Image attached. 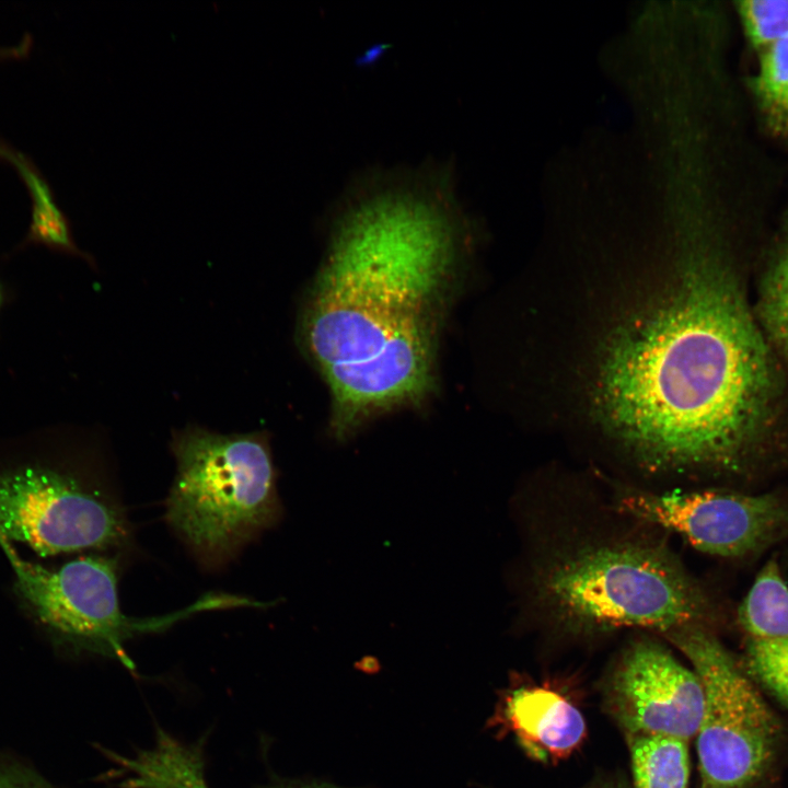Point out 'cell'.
<instances>
[{
	"label": "cell",
	"mask_w": 788,
	"mask_h": 788,
	"mask_svg": "<svg viewBox=\"0 0 788 788\" xmlns=\"http://www.w3.org/2000/svg\"><path fill=\"white\" fill-rule=\"evenodd\" d=\"M696 236L674 300L610 351L605 417L651 473L766 490L788 483V378L753 305L765 235L716 223Z\"/></svg>",
	"instance_id": "obj_1"
},
{
	"label": "cell",
	"mask_w": 788,
	"mask_h": 788,
	"mask_svg": "<svg viewBox=\"0 0 788 788\" xmlns=\"http://www.w3.org/2000/svg\"><path fill=\"white\" fill-rule=\"evenodd\" d=\"M7 300H8V292H7V289H5L4 285H3L2 281L0 280V311L2 310V308H3V305L5 304Z\"/></svg>",
	"instance_id": "obj_21"
},
{
	"label": "cell",
	"mask_w": 788,
	"mask_h": 788,
	"mask_svg": "<svg viewBox=\"0 0 788 788\" xmlns=\"http://www.w3.org/2000/svg\"><path fill=\"white\" fill-rule=\"evenodd\" d=\"M0 788H54L36 773L18 764L0 763Z\"/></svg>",
	"instance_id": "obj_18"
},
{
	"label": "cell",
	"mask_w": 788,
	"mask_h": 788,
	"mask_svg": "<svg viewBox=\"0 0 788 788\" xmlns=\"http://www.w3.org/2000/svg\"><path fill=\"white\" fill-rule=\"evenodd\" d=\"M258 788H341L334 785L317 781L283 780L265 785Z\"/></svg>",
	"instance_id": "obj_19"
},
{
	"label": "cell",
	"mask_w": 788,
	"mask_h": 788,
	"mask_svg": "<svg viewBox=\"0 0 788 788\" xmlns=\"http://www.w3.org/2000/svg\"><path fill=\"white\" fill-rule=\"evenodd\" d=\"M742 89L762 139L788 148V37L751 57Z\"/></svg>",
	"instance_id": "obj_14"
},
{
	"label": "cell",
	"mask_w": 788,
	"mask_h": 788,
	"mask_svg": "<svg viewBox=\"0 0 788 788\" xmlns=\"http://www.w3.org/2000/svg\"><path fill=\"white\" fill-rule=\"evenodd\" d=\"M529 573L531 604L556 630L595 636L627 627H734V609L668 547L639 532L573 531L542 547Z\"/></svg>",
	"instance_id": "obj_3"
},
{
	"label": "cell",
	"mask_w": 788,
	"mask_h": 788,
	"mask_svg": "<svg viewBox=\"0 0 788 788\" xmlns=\"http://www.w3.org/2000/svg\"><path fill=\"white\" fill-rule=\"evenodd\" d=\"M691 662L704 690L698 788H761L785 749V728L739 657L703 626L662 634Z\"/></svg>",
	"instance_id": "obj_5"
},
{
	"label": "cell",
	"mask_w": 788,
	"mask_h": 788,
	"mask_svg": "<svg viewBox=\"0 0 788 788\" xmlns=\"http://www.w3.org/2000/svg\"><path fill=\"white\" fill-rule=\"evenodd\" d=\"M176 475L165 518L198 559L218 566L281 515L263 432L221 434L197 426L174 433Z\"/></svg>",
	"instance_id": "obj_4"
},
{
	"label": "cell",
	"mask_w": 788,
	"mask_h": 788,
	"mask_svg": "<svg viewBox=\"0 0 788 788\" xmlns=\"http://www.w3.org/2000/svg\"><path fill=\"white\" fill-rule=\"evenodd\" d=\"M451 178L428 166L374 175L344 200L300 331L339 438L433 386L463 225Z\"/></svg>",
	"instance_id": "obj_2"
},
{
	"label": "cell",
	"mask_w": 788,
	"mask_h": 788,
	"mask_svg": "<svg viewBox=\"0 0 788 788\" xmlns=\"http://www.w3.org/2000/svg\"><path fill=\"white\" fill-rule=\"evenodd\" d=\"M733 12L751 57L788 37V0L734 1Z\"/></svg>",
	"instance_id": "obj_17"
},
{
	"label": "cell",
	"mask_w": 788,
	"mask_h": 788,
	"mask_svg": "<svg viewBox=\"0 0 788 788\" xmlns=\"http://www.w3.org/2000/svg\"><path fill=\"white\" fill-rule=\"evenodd\" d=\"M0 534L40 556L123 545L119 502L72 474L43 466L0 472Z\"/></svg>",
	"instance_id": "obj_8"
},
{
	"label": "cell",
	"mask_w": 788,
	"mask_h": 788,
	"mask_svg": "<svg viewBox=\"0 0 788 788\" xmlns=\"http://www.w3.org/2000/svg\"><path fill=\"white\" fill-rule=\"evenodd\" d=\"M8 163L19 173L31 198L30 227L18 248L40 245L54 252L89 259V256L77 246L70 223L58 207L54 193L45 177L19 151L14 150Z\"/></svg>",
	"instance_id": "obj_15"
},
{
	"label": "cell",
	"mask_w": 788,
	"mask_h": 788,
	"mask_svg": "<svg viewBox=\"0 0 788 788\" xmlns=\"http://www.w3.org/2000/svg\"><path fill=\"white\" fill-rule=\"evenodd\" d=\"M587 788H628V787L626 785H624L623 783H618V781H605V783L594 784Z\"/></svg>",
	"instance_id": "obj_20"
},
{
	"label": "cell",
	"mask_w": 788,
	"mask_h": 788,
	"mask_svg": "<svg viewBox=\"0 0 788 788\" xmlns=\"http://www.w3.org/2000/svg\"><path fill=\"white\" fill-rule=\"evenodd\" d=\"M752 291L757 321L788 378V201L761 250Z\"/></svg>",
	"instance_id": "obj_12"
},
{
	"label": "cell",
	"mask_w": 788,
	"mask_h": 788,
	"mask_svg": "<svg viewBox=\"0 0 788 788\" xmlns=\"http://www.w3.org/2000/svg\"><path fill=\"white\" fill-rule=\"evenodd\" d=\"M500 718L525 753L538 761L567 757L584 741L580 709L563 693L545 685H521L508 692Z\"/></svg>",
	"instance_id": "obj_11"
},
{
	"label": "cell",
	"mask_w": 788,
	"mask_h": 788,
	"mask_svg": "<svg viewBox=\"0 0 788 788\" xmlns=\"http://www.w3.org/2000/svg\"><path fill=\"white\" fill-rule=\"evenodd\" d=\"M734 628L744 671L788 709V578L779 555L762 565L735 606Z\"/></svg>",
	"instance_id": "obj_10"
},
{
	"label": "cell",
	"mask_w": 788,
	"mask_h": 788,
	"mask_svg": "<svg viewBox=\"0 0 788 788\" xmlns=\"http://www.w3.org/2000/svg\"><path fill=\"white\" fill-rule=\"evenodd\" d=\"M613 509L679 534L697 551L733 564L755 563L788 541V483L761 491L622 486L614 493Z\"/></svg>",
	"instance_id": "obj_7"
},
{
	"label": "cell",
	"mask_w": 788,
	"mask_h": 788,
	"mask_svg": "<svg viewBox=\"0 0 788 788\" xmlns=\"http://www.w3.org/2000/svg\"><path fill=\"white\" fill-rule=\"evenodd\" d=\"M606 711L633 735H667L690 741L704 710L699 677L662 644L631 641L616 659L603 687Z\"/></svg>",
	"instance_id": "obj_9"
},
{
	"label": "cell",
	"mask_w": 788,
	"mask_h": 788,
	"mask_svg": "<svg viewBox=\"0 0 788 788\" xmlns=\"http://www.w3.org/2000/svg\"><path fill=\"white\" fill-rule=\"evenodd\" d=\"M634 788H687V741L667 735L627 737Z\"/></svg>",
	"instance_id": "obj_16"
},
{
	"label": "cell",
	"mask_w": 788,
	"mask_h": 788,
	"mask_svg": "<svg viewBox=\"0 0 788 788\" xmlns=\"http://www.w3.org/2000/svg\"><path fill=\"white\" fill-rule=\"evenodd\" d=\"M0 547L12 566L16 593L43 625L71 646L117 659L131 670L127 640L202 611L243 605L242 596L211 593L172 614L135 618L120 610L115 559L86 556L49 570L21 558L1 534Z\"/></svg>",
	"instance_id": "obj_6"
},
{
	"label": "cell",
	"mask_w": 788,
	"mask_h": 788,
	"mask_svg": "<svg viewBox=\"0 0 788 788\" xmlns=\"http://www.w3.org/2000/svg\"><path fill=\"white\" fill-rule=\"evenodd\" d=\"M106 752L123 788H209L201 746L183 743L163 729L157 730L151 748L135 755Z\"/></svg>",
	"instance_id": "obj_13"
}]
</instances>
